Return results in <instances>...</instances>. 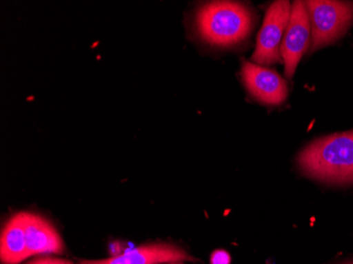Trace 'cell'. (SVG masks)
<instances>
[{"label": "cell", "instance_id": "6", "mask_svg": "<svg viewBox=\"0 0 353 264\" xmlns=\"http://www.w3.org/2000/svg\"><path fill=\"white\" fill-rule=\"evenodd\" d=\"M241 77L250 94L259 102L277 106L287 100V83L274 70L245 61L241 65Z\"/></svg>", "mask_w": 353, "mask_h": 264}, {"label": "cell", "instance_id": "1", "mask_svg": "<svg viewBox=\"0 0 353 264\" xmlns=\"http://www.w3.org/2000/svg\"><path fill=\"white\" fill-rule=\"evenodd\" d=\"M301 172L331 184L353 183V130L319 139L299 154Z\"/></svg>", "mask_w": 353, "mask_h": 264}, {"label": "cell", "instance_id": "4", "mask_svg": "<svg viewBox=\"0 0 353 264\" xmlns=\"http://www.w3.org/2000/svg\"><path fill=\"white\" fill-rule=\"evenodd\" d=\"M291 5L289 1H275L265 13L263 27L259 31L252 61L261 65L281 63V47L283 34L290 19Z\"/></svg>", "mask_w": 353, "mask_h": 264}, {"label": "cell", "instance_id": "3", "mask_svg": "<svg viewBox=\"0 0 353 264\" xmlns=\"http://www.w3.org/2000/svg\"><path fill=\"white\" fill-rule=\"evenodd\" d=\"M311 26V51L331 45L346 33L353 23V3L306 1Z\"/></svg>", "mask_w": 353, "mask_h": 264}, {"label": "cell", "instance_id": "5", "mask_svg": "<svg viewBox=\"0 0 353 264\" xmlns=\"http://www.w3.org/2000/svg\"><path fill=\"white\" fill-rule=\"evenodd\" d=\"M311 45V26L305 1H295L291 8L281 47V59L285 63V77L292 79L301 57Z\"/></svg>", "mask_w": 353, "mask_h": 264}, {"label": "cell", "instance_id": "8", "mask_svg": "<svg viewBox=\"0 0 353 264\" xmlns=\"http://www.w3.org/2000/svg\"><path fill=\"white\" fill-rule=\"evenodd\" d=\"M179 246L154 243L140 246L122 255L102 260H79L77 264H158L172 261H195Z\"/></svg>", "mask_w": 353, "mask_h": 264}, {"label": "cell", "instance_id": "9", "mask_svg": "<svg viewBox=\"0 0 353 264\" xmlns=\"http://www.w3.org/2000/svg\"><path fill=\"white\" fill-rule=\"evenodd\" d=\"M28 258L23 216L17 212L6 222L1 232L0 259L3 264H19Z\"/></svg>", "mask_w": 353, "mask_h": 264}, {"label": "cell", "instance_id": "7", "mask_svg": "<svg viewBox=\"0 0 353 264\" xmlns=\"http://www.w3.org/2000/svg\"><path fill=\"white\" fill-rule=\"evenodd\" d=\"M25 227L28 257L54 254L63 255L65 243L49 220L34 212H21Z\"/></svg>", "mask_w": 353, "mask_h": 264}, {"label": "cell", "instance_id": "12", "mask_svg": "<svg viewBox=\"0 0 353 264\" xmlns=\"http://www.w3.org/2000/svg\"><path fill=\"white\" fill-rule=\"evenodd\" d=\"M345 264H353V261L352 262H349V263H345Z\"/></svg>", "mask_w": 353, "mask_h": 264}, {"label": "cell", "instance_id": "11", "mask_svg": "<svg viewBox=\"0 0 353 264\" xmlns=\"http://www.w3.org/2000/svg\"><path fill=\"white\" fill-rule=\"evenodd\" d=\"M158 264H185L184 261H172V262H163V263Z\"/></svg>", "mask_w": 353, "mask_h": 264}, {"label": "cell", "instance_id": "2", "mask_svg": "<svg viewBox=\"0 0 353 264\" xmlns=\"http://www.w3.org/2000/svg\"><path fill=\"white\" fill-rule=\"evenodd\" d=\"M196 26L206 43L217 47H230L249 37L254 26L253 13L243 3L212 1L198 10Z\"/></svg>", "mask_w": 353, "mask_h": 264}, {"label": "cell", "instance_id": "10", "mask_svg": "<svg viewBox=\"0 0 353 264\" xmlns=\"http://www.w3.org/2000/svg\"><path fill=\"white\" fill-rule=\"evenodd\" d=\"M27 264H73L69 260L63 259V258L53 257V256H43V257L37 258L32 260Z\"/></svg>", "mask_w": 353, "mask_h": 264}]
</instances>
